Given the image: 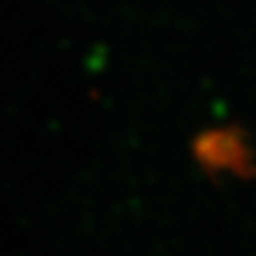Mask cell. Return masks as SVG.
Masks as SVG:
<instances>
[{"instance_id": "1", "label": "cell", "mask_w": 256, "mask_h": 256, "mask_svg": "<svg viewBox=\"0 0 256 256\" xmlns=\"http://www.w3.org/2000/svg\"><path fill=\"white\" fill-rule=\"evenodd\" d=\"M190 154L212 182L224 173L244 182L256 180V150L242 124L214 126L196 132L190 141Z\"/></svg>"}]
</instances>
